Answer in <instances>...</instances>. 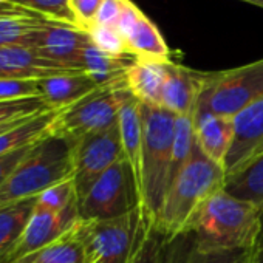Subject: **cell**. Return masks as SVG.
<instances>
[{"label":"cell","instance_id":"cell-1","mask_svg":"<svg viewBox=\"0 0 263 263\" xmlns=\"http://www.w3.org/2000/svg\"><path fill=\"white\" fill-rule=\"evenodd\" d=\"M263 211L231 195L224 187L212 194L197 211L186 232L203 249L248 251L257 243Z\"/></svg>","mask_w":263,"mask_h":263},{"label":"cell","instance_id":"cell-2","mask_svg":"<svg viewBox=\"0 0 263 263\" xmlns=\"http://www.w3.org/2000/svg\"><path fill=\"white\" fill-rule=\"evenodd\" d=\"M226 184V171L211 161L197 146L178 175L172 180L154 228L166 238L187 231L197 211L217 191Z\"/></svg>","mask_w":263,"mask_h":263},{"label":"cell","instance_id":"cell-3","mask_svg":"<svg viewBox=\"0 0 263 263\" xmlns=\"http://www.w3.org/2000/svg\"><path fill=\"white\" fill-rule=\"evenodd\" d=\"M141 206L154 224L171 184V164L177 115L160 105L141 104Z\"/></svg>","mask_w":263,"mask_h":263},{"label":"cell","instance_id":"cell-4","mask_svg":"<svg viewBox=\"0 0 263 263\" xmlns=\"http://www.w3.org/2000/svg\"><path fill=\"white\" fill-rule=\"evenodd\" d=\"M73 141L53 134L33 144L10 178L0 186V208L37 198L45 189L73 178Z\"/></svg>","mask_w":263,"mask_h":263},{"label":"cell","instance_id":"cell-5","mask_svg":"<svg viewBox=\"0 0 263 263\" xmlns=\"http://www.w3.org/2000/svg\"><path fill=\"white\" fill-rule=\"evenodd\" d=\"M151 224L143 206L111 220L79 218L87 263H130Z\"/></svg>","mask_w":263,"mask_h":263},{"label":"cell","instance_id":"cell-6","mask_svg":"<svg viewBox=\"0 0 263 263\" xmlns=\"http://www.w3.org/2000/svg\"><path fill=\"white\" fill-rule=\"evenodd\" d=\"M261 95L263 59L231 70L204 73L194 118L204 113L234 118Z\"/></svg>","mask_w":263,"mask_h":263},{"label":"cell","instance_id":"cell-7","mask_svg":"<svg viewBox=\"0 0 263 263\" xmlns=\"http://www.w3.org/2000/svg\"><path fill=\"white\" fill-rule=\"evenodd\" d=\"M130 96L124 76L101 85L76 104L61 110L51 127V134L74 143L85 135L104 130L118 122L119 110Z\"/></svg>","mask_w":263,"mask_h":263},{"label":"cell","instance_id":"cell-8","mask_svg":"<svg viewBox=\"0 0 263 263\" xmlns=\"http://www.w3.org/2000/svg\"><path fill=\"white\" fill-rule=\"evenodd\" d=\"M141 206V194L130 164L122 158L105 171L78 201L81 220H111Z\"/></svg>","mask_w":263,"mask_h":263},{"label":"cell","instance_id":"cell-9","mask_svg":"<svg viewBox=\"0 0 263 263\" xmlns=\"http://www.w3.org/2000/svg\"><path fill=\"white\" fill-rule=\"evenodd\" d=\"M124 158L119 124L85 135L73 146V181L78 201L90 191L95 181L113 164Z\"/></svg>","mask_w":263,"mask_h":263},{"label":"cell","instance_id":"cell-10","mask_svg":"<svg viewBox=\"0 0 263 263\" xmlns=\"http://www.w3.org/2000/svg\"><path fill=\"white\" fill-rule=\"evenodd\" d=\"M116 30L122 36L132 58L154 62H172V51L161 31L132 0H128Z\"/></svg>","mask_w":263,"mask_h":263},{"label":"cell","instance_id":"cell-11","mask_svg":"<svg viewBox=\"0 0 263 263\" xmlns=\"http://www.w3.org/2000/svg\"><path fill=\"white\" fill-rule=\"evenodd\" d=\"M79 220L78 201L68 206L62 212H51L34 206L31 217L25 226V231L21 237L17 248L10 257L8 263H14L25 254H30L39 248L47 246L48 243L58 240L67 231H70Z\"/></svg>","mask_w":263,"mask_h":263},{"label":"cell","instance_id":"cell-12","mask_svg":"<svg viewBox=\"0 0 263 263\" xmlns=\"http://www.w3.org/2000/svg\"><path fill=\"white\" fill-rule=\"evenodd\" d=\"M90 44V36L78 27L50 22L33 36L30 48L37 50L47 59L81 70L78 67L79 56Z\"/></svg>","mask_w":263,"mask_h":263},{"label":"cell","instance_id":"cell-13","mask_svg":"<svg viewBox=\"0 0 263 263\" xmlns=\"http://www.w3.org/2000/svg\"><path fill=\"white\" fill-rule=\"evenodd\" d=\"M81 71L42 56L30 47H4L0 48V78L42 81L51 76Z\"/></svg>","mask_w":263,"mask_h":263},{"label":"cell","instance_id":"cell-14","mask_svg":"<svg viewBox=\"0 0 263 263\" xmlns=\"http://www.w3.org/2000/svg\"><path fill=\"white\" fill-rule=\"evenodd\" d=\"M203 79L204 71H197L175 62H169L160 107L177 116H194Z\"/></svg>","mask_w":263,"mask_h":263},{"label":"cell","instance_id":"cell-15","mask_svg":"<svg viewBox=\"0 0 263 263\" xmlns=\"http://www.w3.org/2000/svg\"><path fill=\"white\" fill-rule=\"evenodd\" d=\"M235 137L226 160V178L232 177L263 140V95L234 116Z\"/></svg>","mask_w":263,"mask_h":263},{"label":"cell","instance_id":"cell-16","mask_svg":"<svg viewBox=\"0 0 263 263\" xmlns=\"http://www.w3.org/2000/svg\"><path fill=\"white\" fill-rule=\"evenodd\" d=\"M251 251L203 249L191 232L166 238L161 263H251Z\"/></svg>","mask_w":263,"mask_h":263},{"label":"cell","instance_id":"cell-17","mask_svg":"<svg viewBox=\"0 0 263 263\" xmlns=\"http://www.w3.org/2000/svg\"><path fill=\"white\" fill-rule=\"evenodd\" d=\"M194 125L195 141L200 151L226 171V160L235 137L234 118L204 113L194 118Z\"/></svg>","mask_w":263,"mask_h":263},{"label":"cell","instance_id":"cell-18","mask_svg":"<svg viewBox=\"0 0 263 263\" xmlns=\"http://www.w3.org/2000/svg\"><path fill=\"white\" fill-rule=\"evenodd\" d=\"M101 87L84 71L65 73L39 81L41 98L51 110H64Z\"/></svg>","mask_w":263,"mask_h":263},{"label":"cell","instance_id":"cell-19","mask_svg":"<svg viewBox=\"0 0 263 263\" xmlns=\"http://www.w3.org/2000/svg\"><path fill=\"white\" fill-rule=\"evenodd\" d=\"M167 64L169 62L134 59L124 73V84L130 95L141 104L160 105L167 76Z\"/></svg>","mask_w":263,"mask_h":263},{"label":"cell","instance_id":"cell-20","mask_svg":"<svg viewBox=\"0 0 263 263\" xmlns=\"http://www.w3.org/2000/svg\"><path fill=\"white\" fill-rule=\"evenodd\" d=\"M119 134L124 160L130 164L135 174L138 187L141 181V155H143V119L141 102L130 96L119 110ZM141 194V191H140Z\"/></svg>","mask_w":263,"mask_h":263},{"label":"cell","instance_id":"cell-21","mask_svg":"<svg viewBox=\"0 0 263 263\" xmlns=\"http://www.w3.org/2000/svg\"><path fill=\"white\" fill-rule=\"evenodd\" d=\"M61 110H45L21 121L13 128L0 134V157L34 144L51 134V127Z\"/></svg>","mask_w":263,"mask_h":263},{"label":"cell","instance_id":"cell-22","mask_svg":"<svg viewBox=\"0 0 263 263\" xmlns=\"http://www.w3.org/2000/svg\"><path fill=\"white\" fill-rule=\"evenodd\" d=\"M14 263H87L85 246L79 235L78 223L58 240L25 254Z\"/></svg>","mask_w":263,"mask_h":263},{"label":"cell","instance_id":"cell-23","mask_svg":"<svg viewBox=\"0 0 263 263\" xmlns=\"http://www.w3.org/2000/svg\"><path fill=\"white\" fill-rule=\"evenodd\" d=\"M36 206V198L0 208V263H8Z\"/></svg>","mask_w":263,"mask_h":263},{"label":"cell","instance_id":"cell-24","mask_svg":"<svg viewBox=\"0 0 263 263\" xmlns=\"http://www.w3.org/2000/svg\"><path fill=\"white\" fill-rule=\"evenodd\" d=\"M134 59H130L128 56L127 58L110 56V54L101 51L91 42L90 45H87L82 50L79 61H78V67L84 73L91 76L99 85H105V84L121 79L124 76L127 67L134 62Z\"/></svg>","mask_w":263,"mask_h":263},{"label":"cell","instance_id":"cell-25","mask_svg":"<svg viewBox=\"0 0 263 263\" xmlns=\"http://www.w3.org/2000/svg\"><path fill=\"white\" fill-rule=\"evenodd\" d=\"M54 22L41 14L0 17V48L4 47H30L33 36L47 24Z\"/></svg>","mask_w":263,"mask_h":263},{"label":"cell","instance_id":"cell-26","mask_svg":"<svg viewBox=\"0 0 263 263\" xmlns=\"http://www.w3.org/2000/svg\"><path fill=\"white\" fill-rule=\"evenodd\" d=\"M224 189L231 195L249 201L263 211V155L228 178Z\"/></svg>","mask_w":263,"mask_h":263},{"label":"cell","instance_id":"cell-27","mask_svg":"<svg viewBox=\"0 0 263 263\" xmlns=\"http://www.w3.org/2000/svg\"><path fill=\"white\" fill-rule=\"evenodd\" d=\"M194 147H195L194 116H177L172 164H171V183L178 175V172L184 167L187 160L191 158Z\"/></svg>","mask_w":263,"mask_h":263},{"label":"cell","instance_id":"cell-28","mask_svg":"<svg viewBox=\"0 0 263 263\" xmlns=\"http://www.w3.org/2000/svg\"><path fill=\"white\" fill-rule=\"evenodd\" d=\"M76 201H78V195H76L74 181L73 178H68L39 194L36 198V206L51 212H62Z\"/></svg>","mask_w":263,"mask_h":263},{"label":"cell","instance_id":"cell-29","mask_svg":"<svg viewBox=\"0 0 263 263\" xmlns=\"http://www.w3.org/2000/svg\"><path fill=\"white\" fill-rule=\"evenodd\" d=\"M11 2L54 22L78 27L76 19L70 10L68 0H11Z\"/></svg>","mask_w":263,"mask_h":263},{"label":"cell","instance_id":"cell-30","mask_svg":"<svg viewBox=\"0 0 263 263\" xmlns=\"http://www.w3.org/2000/svg\"><path fill=\"white\" fill-rule=\"evenodd\" d=\"M90 36V41L95 47H98L101 51L116 56V58H127L130 56L127 51V45L119 34V31L113 27H102V25H91L87 31Z\"/></svg>","mask_w":263,"mask_h":263},{"label":"cell","instance_id":"cell-31","mask_svg":"<svg viewBox=\"0 0 263 263\" xmlns=\"http://www.w3.org/2000/svg\"><path fill=\"white\" fill-rule=\"evenodd\" d=\"M45 110H51L42 98H28L19 101L0 102V124L28 118Z\"/></svg>","mask_w":263,"mask_h":263},{"label":"cell","instance_id":"cell-32","mask_svg":"<svg viewBox=\"0 0 263 263\" xmlns=\"http://www.w3.org/2000/svg\"><path fill=\"white\" fill-rule=\"evenodd\" d=\"M164 243L166 237L161 232H158L154 228V224H151L130 263H161Z\"/></svg>","mask_w":263,"mask_h":263},{"label":"cell","instance_id":"cell-33","mask_svg":"<svg viewBox=\"0 0 263 263\" xmlns=\"http://www.w3.org/2000/svg\"><path fill=\"white\" fill-rule=\"evenodd\" d=\"M41 98L39 81L0 78V102Z\"/></svg>","mask_w":263,"mask_h":263},{"label":"cell","instance_id":"cell-34","mask_svg":"<svg viewBox=\"0 0 263 263\" xmlns=\"http://www.w3.org/2000/svg\"><path fill=\"white\" fill-rule=\"evenodd\" d=\"M104 0H68L70 10L76 19L78 28L87 33V30L91 27L95 16L98 10L101 8Z\"/></svg>","mask_w":263,"mask_h":263},{"label":"cell","instance_id":"cell-35","mask_svg":"<svg viewBox=\"0 0 263 263\" xmlns=\"http://www.w3.org/2000/svg\"><path fill=\"white\" fill-rule=\"evenodd\" d=\"M127 4H128V0H104L101 8L98 10V13L95 16V21L91 25H102V27L116 28Z\"/></svg>","mask_w":263,"mask_h":263},{"label":"cell","instance_id":"cell-36","mask_svg":"<svg viewBox=\"0 0 263 263\" xmlns=\"http://www.w3.org/2000/svg\"><path fill=\"white\" fill-rule=\"evenodd\" d=\"M31 146L33 144H30L27 147H22V149H17V151H14L11 154H7L4 157H0V186H2L10 178V175L14 172V169L21 164V161L28 154V151L31 149Z\"/></svg>","mask_w":263,"mask_h":263},{"label":"cell","instance_id":"cell-37","mask_svg":"<svg viewBox=\"0 0 263 263\" xmlns=\"http://www.w3.org/2000/svg\"><path fill=\"white\" fill-rule=\"evenodd\" d=\"M33 14V11L14 4V2H7V4H0V17H8V16H27ZM36 14V13H34Z\"/></svg>","mask_w":263,"mask_h":263},{"label":"cell","instance_id":"cell-38","mask_svg":"<svg viewBox=\"0 0 263 263\" xmlns=\"http://www.w3.org/2000/svg\"><path fill=\"white\" fill-rule=\"evenodd\" d=\"M251 263H263V214H261V229L257 243L251 251Z\"/></svg>","mask_w":263,"mask_h":263},{"label":"cell","instance_id":"cell-39","mask_svg":"<svg viewBox=\"0 0 263 263\" xmlns=\"http://www.w3.org/2000/svg\"><path fill=\"white\" fill-rule=\"evenodd\" d=\"M246 4H251V5H255V7H260L263 8V0H243Z\"/></svg>","mask_w":263,"mask_h":263},{"label":"cell","instance_id":"cell-40","mask_svg":"<svg viewBox=\"0 0 263 263\" xmlns=\"http://www.w3.org/2000/svg\"><path fill=\"white\" fill-rule=\"evenodd\" d=\"M7 2H11V0H0V4H7Z\"/></svg>","mask_w":263,"mask_h":263}]
</instances>
